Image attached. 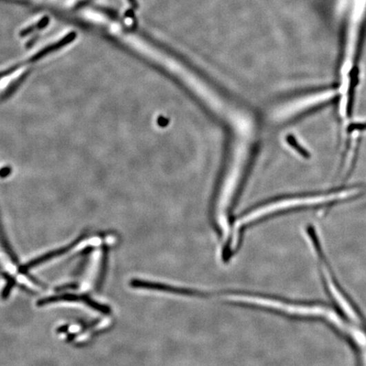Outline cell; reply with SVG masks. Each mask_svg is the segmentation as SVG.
Segmentation results:
<instances>
[{
  "instance_id": "cell-1",
  "label": "cell",
  "mask_w": 366,
  "mask_h": 366,
  "mask_svg": "<svg viewBox=\"0 0 366 366\" xmlns=\"http://www.w3.org/2000/svg\"><path fill=\"white\" fill-rule=\"evenodd\" d=\"M366 17V0H352L346 29L343 69L354 71L360 47L362 28Z\"/></svg>"
}]
</instances>
